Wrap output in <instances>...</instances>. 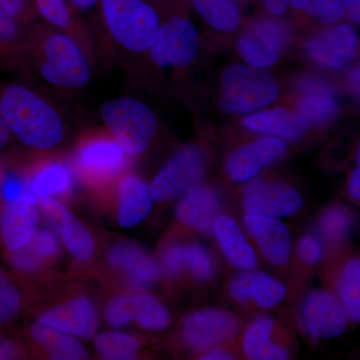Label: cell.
<instances>
[{"label":"cell","mask_w":360,"mask_h":360,"mask_svg":"<svg viewBox=\"0 0 360 360\" xmlns=\"http://www.w3.org/2000/svg\"><path fill=\"white\" fill-rule=\"evenodd\" d=\"M360 172L359 168H356L352 174L350 175L349 181H348V193L354 198L355 200H359L360 198Z\"/></svg>","instance_id":"49"},{"label":"cell","mask_w":360,"mask_h":360,"mask_svg":"<svg viewBox=\"0 0 360 360\" xmlns=\"http://www.w3.org/2000/svg\"><path fill=\"white\" fill-rule=\"evenodd\" d=\"M39 198L40 208L58 229L70 255L79 262L89 259L94 250L90 232L58 201L51 198Z\"/></svg>","instance_id":"20"},{"label":"cell","mask_w":360,"mask_h":360,"mask_svg":"<svg viewBox=\"0 0 360 360\" xmlns=\"http://www.w3.org/2000/svg\"><path fill=\"white\" fill-rule=\"evenodd\" d=\"M342 6L348 11L350 20L354 21V23H359V6L360 0H341Z\"/></svg>","instance_id":"50"},{"label":"cell","mask_w":360,"mask_h":360,"mask_svg":"<svg viewBox=\"0 0 360 360\" xmlns=\"http://www.w3.org/2000/svg\"><path fill=\"white\" fill-rule=\"evenodd\" d=\"M200 359L205 360H229L234 359L233 355L229 352V350L224 349V348H214L210 349V352H206L200 357Z\"/></svg>","instance_id":"51"},{"label":"cell","mask_w":360,"mask_h":360,"mask_svg":"<svg viewBox=\"0 0 360 360\" xmlns=\"http://www.w3.org/2000/svg\"><path fill=\"white\" fill-rule=\"evenodd\" d=\"M205 160L198 146H188L180 149L163 165L149 186L151 198L158 202L179 198L202 176Z\"/></svg>","instance_id":"9"},{"label":"cell","mask_w":360,"mask_h":360,"mask_svg":"<svg viewBox=\"0 0 360 360\" xmlns=\"http://www.w3.org/2000/svg\"><path fill=\"white\" fill-rule=\"evenodd\" d=\"M236 1H245V0H236Z\"/></svg>","instance_id":"55"},{"label":"cell","mask_w":360,"mask_h":360,"mask_svg":"<svg viewBox=\"0 0 360 360\" xmlns=\"http://www.w3.org/2000/svg\"><path fill=\"white\" fill-rule=\"evenodd\" d=\"M108 134L129 156L148 150L158 131L153 110L139 99L120 96L106 101L99 110Z\"/></svg>","instance_id":"4"},{"label":"cell","mask_w":360,"mask_h":360,"mask_svg":"<svg viewBox=\"0 0 360 360\" xmlns=\"http://www.w3.org/2000/svg\"><path fill=\"white\" fill-rule=\"evenodd\" d=\"M296 11L309 14L326 25H335L345 14L341 0H290Z\"/></svg>","instance_id":"35"},{"label":"cell","mask_w":360,"mask_h":360,"mask_svg":"<svg viewBox=\"0 0 360 360\" xmlns=\"http://www.w3.org/2000/svg\"><path fill=\"white\" fill-rule=\"evenodd\" d=\"M265 7L270 13L274 15H281L288 9L290 0H264Z\"/></svg>","instance_id":"48"},{"label":"cell","mask_w":360,"mask_h":360,"mask_svg":"<svg viewBox=\"0 0 360 360\" xmlns=\"http://www.w3.org/2000/svg\"><path fill=\"white\" fill-rule=\"evenodd\" d=\"M359 68H354V70L350 71L348 75V82H349L350 87L352 91L354 92L355 96H359Z\"/></svg>","instance_id":"53"},{"label":"cell","mask_w":360,"mask_h":360,"mask_svg":"<svg viewBox=\"0 0 360 360\" xmlns=\"http://www.w3.org/2000/svg\"><path fill=\"white\" fill-rule=\"evenodd\" d=\"M194 8L214 30L231 32L240 25V11L234 0H191Z\"/></svg>","instance_id":"31"},{"label":"cell","mask_w":360,"mask_h":360,"mask_svg":"<svg viewBox=\"0 0 360 360\" xmlns=\"http://www.w3.org/2000/svg\"><path fill=\"white\" fill-rule=\"evenodd\" d=\"M304 51L317 65L329 70H343L356 58L359 35L352 26H331L309 37L304 44Z\"/></svg>","instance_id":"10"},{"label":"cell","mask_w":360,"mask_h":360,"mask_svg":"<svg viewBox=\"0 0 360 360\" xmlns=\"http://www.w3.org/2000/svg\"><path fill=\"white\" fill-rule=\"evenodd\" d=\"M360 262L352 259L342 270L340 281L341 305L350 321L360 319Z\"/></svg>","instance_id":"32"},{"label":"cell","mask_w":360,"mask_h":360,"mask_svg":"<svg viewBox=\"0 0 360 360\" xmlns=\"http://www.w3.org/2000/svg\"><path fill=\"white\" fill-rule=\"evenodd\" d=\"M18 355V347L11 341L0 338V360L14 359Z\"/></svg>","instance_id":"47"},{"label":"cell","mask_w":360,"mask_h":360,"mask_svg":"<svg viewBox=\"0 0 360 360\" xmlns=\"http://www.w3.org/2000/svg\"><path fill=\"white\" fill-rule=\"evenodd\" d=\"M291 32L283 20L264 18L255 21L238 37V53L248 65L257 68L276 65L288 44Z\"/></svg>","instance_id":"8"},{"label":"cell","mask_w":360,"mask_h":360,"mask_svg":"<svg viewBox=\"0 0 360 360\" xmlns=\"http://www.w3.org/2000/svg\"><path fill=\"white\" fill-rule=\"evenodd\" d=\"M238 328V321L229 312L206 309L186 317L182 335L189 347L207 350L231 340Z\"/></svg>","instance_id":"14"},{"label":"cell","mask_w":360,"mask_h":360,"mask_svg":"<svg viewBox=\"0 0 360 360\" xmlns=\"http://www.w3.org/2000/svg\"><path fill=\"white\" fill-rule=\"evenodd\" d=\"M30 30L0 4V68L25 75Z\"/></svg>","instance_id":"24"},{"label":"cell","mask_w":360,"mask_h":360,"mask_svg":"<svg viewBox=\"0 0 360 360\" xmlns=\"http://www.w3.org/2000/svg\"><path fill=\"white\" fill-rule=\"evenodd\" d=\"M180 200L175 215L181 224L200 232H210L219 217V196L206 186H193Z\"/></svg>","instance_id":"23"},{"label":"cell","mask_w":360,"mask_h":360,"mask_svg":"<svg viewBox=\"0 0 360 360\" xmlns=\"http://www.w3.org/2000/svg\"><path fill=\"white\" fill-rule=\"evenodd\" d=\"M45 259L46 258L30 241L22 248L13 251L11 255V264L15 269L22 271H33L39 269L44 264Z\"/></svg>","instance_id":"39"},{"label":"cell","mask_w":360,"mask_h":360,"mask_svg":"<svg viewBox=\"0 0 360 360\" xmlns=\"http://www.w3.org/2000/svg\"><path fill=\"white\" fill-rule=\"evenodd\" d=\"M321 227L326 236L335 240H340L345 238L349 231V214L343 208H330L322 214Z\"/></svg>","instance_id":"38"},{"label":"cell","mask_w":360,"mask_h":360,"mask_svg":"<svg viewBox=\"0 0 360 360\" xmlns=\"http://www.w3.org/2000/svg\"><path fill=\"white\" fill-rule=\"evenodd\" d=\"M96 347L104 359L129 360L136 359L139 342L134 336L110 331L97 336Z\"/></svg>","instance_id":"33"},{"label":"cell","mask_w":360,"mask_h":360,"mask_svg":"<svg viewBox=\"0 0 360 360\" xmlns=\"http://www.w3.org/2000/svg\"><path fill=\"white\" fill-rule=\"evenodd\" d=\"M98 22L115 51L132 54L148 51L161 23L148 0H99Z\"/></svg>","instance_id":"3"},{"label":"cell","mask_w":360,"mask_h":360,"mask_svg":"<svg viewBox=\"0 0 360 360\" xmlns=\"http://www.w3.org/2000/svg\"><path fill=\"white\" fill-rule=\"evenodd\" d=\"M37 202V196L25 193L4 208L0 217V236L7 250H18L32 239L39 220Z\"/></svg>","instance_id":"16"},{"label":"cell","mask_w":360,"mask_h":360,"mask_svg":"<svg viewBox=\"0 0 360 360\" xmlns=\"http://www.w3.org/2000/svg\"><path fill=\"white\" fill-rule=\"evenodd\" d=\"M1 174H2L1 168H0V181H1V179H2Z\"/></svg>","instance_id":"54"},{"label":"cell","mask_w":360,"mask_h":360,"mask_svg":"<svg viewBox=\"0 0 360 360\" xmlns=\"http://www.w3.org/2000/svg\"><path fill=\"white\" fill-rule=\"evenodd\" d=\"M340 105L335 96H305L297 104V112L309 123L330 122L340 113Z\"/></svg>","instance_id":"34"},{"label":"cell","mask_w":360,"mask_h":360,"mask_svg":"<svg viewBox=\"0 0 360 360\" xmlns=\"http://www.w3.org/2000/svg\"><path fill=\"white\" fill-rule=\"evenodd\" d=\"M300 326L314 338L330 340L347 328V316L338 297L328 291H312L300 309Z\"/></svg>","instance_id":"11"},{"label":"cell","mask_w":360,"mask_h":360,"mask_svg":"<svg viewBox=\"0 0 360 360\" xmlns=\"http://www.w3.org/2000/svg\"><path fill=\"white\" fill-rule=\"evenodd\" d=\"M163 264L170 274L176 276L184 266V246L172 245L163 255Z\"/></svg>","instance_id":"45"},{"label":"cell","mask_w":360,"mask_h":360,"mask_svg":"<svg viewBox=\"0 0 360 360\" xmlns=\"http://www.w3.org/2000/svg\"><path fill=\"white\" fill-rule=\"evenodd\" d=\"M70 2L82 20L84 16L98 18L99 0H70Z\"/></svg>","instance_id":"46"},{"label":"cell","mask_w":360,"mask_h":360,"mask_svg":"<svg viewBox=\"0 0 360 360\" xmlns=\"http://www.w3.org/2000/svg\"><path fill=\"white\" fill-rule=\"evenodd\" d=\"M34 7L42 22L77 39L96 65V40L89 25L75 11L70 0H34Z\"/></svg>","instance_id":"17"},{"label":"cell","mask_w":360,"mask_h":360,"mask_svg":"<svg viewBox=\"0 0 360 360\" xmlns=\"http://www.w3.org/2000/svg\"><path fill=\"white\" fill-rule=\"evenodd\" d=\"M285 143L274 136H264L234 150L226 160V172L234 182L252 179L259 170L283 158Z\"/></svg>","instance_id":"15"},{"label":"cell","mask_w":360,"mask_h":360,"mask_svg":"<svg viewBox=\"0 0 360 360\" xmlns=\"http://www.w3.org/2000/svg\"><path fill=\"white\" fill-rule=\"evenodd\" d=\"M297 86L300 91L304 94L305 96L316 94V96H335L336 94L335 87L329 82L321 77H312V75L302 77L298 82Z\"/></svg>","instance_id":"41"},{"label":"cell","mask_w":360,"mask_h":360,"mask_svg":"<svg viewBox=\"0 0 360 360\" xmlns=\"http://www.w3.org/2000/svg\"><path fill=\"white\" fill-rule=\"evenodd\" d=\"M302 203L295 188L279 182L253 180L243 193V207L250 214L288 217L297 212Z\"/></svg>","instance_id":"12"},{"label":"cell","mask_w":360,"mask_h":360,"mask_svg":"<svg viewBox=\"0 0 360 360\" xmlns=\"http://www.w3.org/2000/svg\"><path fill=\"white\" fill-rule=\"evenodd\" d=\"M20 307V292L6 274L0 270V326L11 321Z\"/></svg>","instance_id":"37"},{"label":"cell","mask_w":360,"mask_h":360,"mask_svg":"<svg viewBox=\"0 0 360 360\" xmlns=\"http://www.w3.org/2000/svg\"><path fill=\"white\" fill-rule=\"evenodd\" d=\"M30 243H32L46 259L53 257L58 251V239L49 231H39L37 234H33Z\"/></svg>","instance_id":"43"},{"label":"cell","mask_w":360,"mask_h":360,"mask_svg":"<svg viewBox=\"0 0 360 360\" xmlns=\"http://www.w3.org/2000/svg\"><path fill=\"white\" fill-rule=\"evenodd\" d=\"M298 255L307 264H316L323 257V248L321 240L316 236H304L298 243Z\"/></svg>","instance_id":"42"},{"label":"cell","mask_w":360,"mask_h":360,"mask_svg":"<svg viewBox=\"0 0 360 360\" xmlns=\"http://www.w3.org/2000/svg\"><path fill=\"white\" fill-rule=\"evenodd\" d=\"M11 136L13 135H11V130H9L2 116L0 115V153L6 148Z\"/></svg>","instance_id":"52"},{"label":"cell","mask_w":360,"mask_h":360,"mask_svg":"<svg viewBox=\"0 0 360 360\" xmlns=\"http://www.w3.org/2000/svg\"><path fill=\"white\" fill-rule=\"evenodd\" d=\"M184 266L195 278L205 281L212 276V260L208 251L200 245L184 246Z\"/></svg>","instance_id":"36"},{"label":"cell","mask_w":360,"mask_h":360,"mask_svg":"<svg viewBox=\"0 0 360 360\" xmlns=\"http://www.w3.org/2000/svg\"><path fill=\"white\" fill-rule=\"evenodd\" d=\"M274 322L269 317H260L246 330L243 350L248 359L255 360H283L290 356L288 350L271 341Z\"/></svg>","instance_id":"29"},{"label":"cell","mask_w":360,"mask_h":360,"mask_svg":"<svg viewBox=\"0 0 360 360\" xmlns=\"http://www.w3.org/2000/svg\"><path fill=\"white\" fill-rule=\"evenodd\" d=\"M39 321L44 326L84 338L94 335L98 328L96 307L84 297L75 298L44 312Z\"/></svg>","instance_id":"18"},{"label":"cell","mask_w":360,"mask_h":360,"mask_svg":"<svg viewBox=\"0 0 360 360\" xmlns=\"http://www.w3.org/2000/svg\"><path fill=\"white\" fill-rule=\"evenodd\" d=\"M33 338L49 350L52 359L82 360L89 359L85 348L68 333L44 324H35L32 328Z\"/></svg>","instance_id":"30"},{"label":"cell","mask_w":360,"mask_h":360,"mask_svg":"<svg viewBox=\"0 0 360 360\" xmlns=\"http://www.w3.org/2000/svg\"><path fill=\"white\" fill-rule=\"evenodd\" d=\"M108 259L111 266L122 271L137 288H146L158 278L155 262L139 246L129 243L116 245L111 248Z\"/></svg>","instance_id":"27"},{"label":"cell","mask_w":360,"mask_h":360,"mask_svg":"<svg viewBox=\"0 0 360 360\" xmlns=\"http://www.w3.org/2000/svg\"><path fill=\"white\" fill-rule=\"evenodd\" d=\"M200 51V37L195 26L182 16H172L160 23L146 53L153 65L162 70L187 68Z\"/></svg>","instance_id":"6"},{"label":"cell","mask_w":360,"mask_h":360,"mask_svg":"<svg viewBox=\"0 0 360 360\" xmlns=\"http://www.w3.org/2000/svg\"><path fill=\"white\" fill-rule=\"evenodd\" d=\"M105 316L116 328L137 321L149 330H162L170 323L169 314L162 303L146 295H120L113 298L106 307Z\"/></svg>","instance_id":"13"},{"label":"cell","mask_w":360,"mask_h":360,"mask_svg":"<svg viewBox=\"0 0 360 360\" xmlns=\"http://www.w3.org/2000/svg\"><path fill=\"white\" fill-rule=\"evenodd\" d=\"M279 86L264 68L232 65L222 73L219 99L220 110L229 115H252L276 101Z\"/></svg>","instance_id":"5"},{"label":"cell","mask_w":360,"mask_h":360,"mask_svg":"<svg viewBox=\"0 0 360 360\" xmlns=\"http://www.w3.org/2000/svg\"><path fill=\"white\" fill-rule=\"evenodd\" d=\"M0 115L11 135L35 150H51L65 139V115L30 82H0Z\"/></svg>","instance_id":"2"},{"label":"cell","mask_w":360,"mask_h":360,"mask_svg":"<svg viewBox=\"0 0 360 360\" xmlns=\"http://www.w3.org/2000/svg\"><path fill=\"white\" fill-rule=\"evenodd\" d=\"M0 4L7 13L23 25H32L37 21L34 0H0Z\"/></svg>","instance_id":"40"},{"label":"cell","mask_w":360,"mask_h":360,"mask_svg":"<svg viewBox=\"0 0 360 360\" xmlns=\"http://www.w3.org/2000/svg\"><path fill=\"white\" fill-rule=\"evenodd\" d=\"M246 231L255 239L265 259L283 265L291 253V236L288 227L276 217L248 214L245 217Z\"/></svg>","instance_id":"19"},{"label":"cell","mask_w":360,"mask_h":360,"mask_svg":"<svg viewBox=\"0 0 360 360\" xmlns=\"http://www.w3.org/2000/svg\"><path fill=\"white\" fill-rule=\"evenodd\" d=\"M94 61L82 44L68 33L44 22L30 25L25 73L49 89L77 94L89 86Z\"/></svg>","instance_id":"1"},{"label":"cell","mask_w":360,"mask_h":360,"mask_svg":"<svg viewBox=\"0 0 360 360\" xmlns=\"http://www.w3.org/2000/svg\"><path fill=\"white\" fill-rule=\"evenodd\" d=\"M127 153L106 134L85 137L75 151V167L92 184H106L122 174L127 165Z\"/></svg>","instance_id":"7"},{"label":"cell","mask_w":360,"mask_h":360,"mask_svg":"<svg viewBox=\"0 0 360 360\" xmlns=\"http://www.w3.org/2000/svg\"><path fill=\"white\" fill-rule=\"evenodd\" d=\"M243 123L251 131L290 141L302 139L309 129V122L302 115L283 108L252 113Z\"/></svg>","instance_id":"22"},{"label":"cell","mask_w":360,"mask_h":360,"mask_svg":"<svg viewBox=\"0 0 360 360\" xmlns=\"http://www.w3.org/2000/svg\"><path fill=\"white\" fill-rule=\"evenodd\" d=\"M1 181V195L7 202L18 200L25 193V181L18 175H8Z\"/></svg>","instance_id":"44"},{"label":"cell","mask_w":360,"mask_h":360,"mask_svg":"<svg viewBox=\"0 0 360 360\" xmlns=\"http://www.w3.org/2000/svg\"><path fill=\"white\" fill-rule=\"evenodd\" d=\"M118 221L125 229L134 227L142 221L153 207L149 187L134 174L123 176L118 186Z\"/></svg>","instance_id":"25"},{"label":"cell","mask_w":360,"mask_h":360,"mask_svg":"<svg viewBox=\"0 0 360 360\" xmlns=\"http://www.w3.org/2000/svg\"><path fill=\"white\" fill-rule=\"evenodd\" d=\"M75 175L70 165L51 160L40 165L28 180L30 193L37 198L63 195L72 191Z\"/></svg>","instance_id":"28"},{"label":"cell","mask_w":360,"mask_h":360,"mask_svg":"<svg viewBox=\"0 0 360 360\" xmlns=\"http://www.w3.org/2000/svg\"><path fill=\"white\" fill-rule=\"evenodd\" d=\"M212 229L225 257L232 265L243 270L257 267V255L236 220L227 215H219L213 222Z\"/></svg>","instance_id":"26"},{"label":"cell","mask_w":360,"mask_h":360,"mask_svg":"<svg viewBox=\"0 0 360 360\" xmlns=\"http://www.w3.org/2000/svg\"><path fill=\"white\" fill-rule=\"evenodd\" d=\"M229 293L243 304L255 302L262 309H271L283 302L286 290L281 281L269 274L252 269L245 270L231 279Z\"/></svg>","instance_id":"21"}]
</instances>
